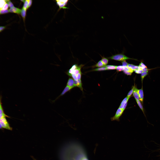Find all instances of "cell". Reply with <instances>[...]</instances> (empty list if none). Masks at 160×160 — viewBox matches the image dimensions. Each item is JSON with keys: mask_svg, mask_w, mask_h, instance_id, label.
<instances>
[{"mask_svg": "<svg viewBox=\"0 0 160 160\" xmlns=\"http://www.w3.org/2000/svg\"><path fill=\"white\" fill-rule=\"evenodd\" d=\"M12 5L17 9L18 13L21 16L28 13V11L20 0H9Z\"/></svg>", "mask_w": 160, "mask_h": 160, "instance_id": "6", "label": "cell"}, {"mask_svg": "<svg viewBox=\"0 0 160 160\" xmlns=\"http://www.w3.org/2000/svg\"><path fill=\"white\" fill-rule=\"evenodd\" d=\"M17 21L15 19L1 20L0 21L1 28H5L16 26L18 24Z\"/></svg>", "mask_w": 160, "mask_h": 160, "instance_id": "8", "label": "cell"}, {"mask_svg": "<svg viewBox=\"0 0 160 160\" xmlns=\"http://www.w3.org/2000/svg\"><path fill=\"white\" fill-rule=\"evenodd\" d=\"M136 160H147V159L143 156H140L137 157Z\"/></svg>", "mask_w": 160, "mask_h": 160, "instance_id": "13", "label": "cell"}, {"mask_svg": "<svg viewBox=\"0 0 160 160\" xmlns=\"http://www.w3.org/2000/svg\"><path fill=\"white\" fill-rule=\"evenodd\" d=\"M18 13L16 8L12 6L6 15L1 20H10L14 19Z\"/></svg>", "mask_w": 160, "mask_h": 160, "instance_id": "9", "label": "cell"}, {"mask_svg": "<svg viewBox=\"0 0 160 160\" xmlns=\"http://www.w3.org/2000/svg\"><path fill=\"white\" fill-rule=\"evenodd\" d=\"M18 23L39 28L41 27L42 20L33 15L27 13L20 16L17 19Z\"/></svg>", "mask_w": 160, "mask_h": 160, "instance_id": "2", "label": "cell"}, {"mask_svg": "<svg viewBox=\"0 0 160 160\" xmlns=\"http://www.w3.org/2000/svg\"><path fill=\"white\" fill-rule=\"evenodd\" d=\"M52 20L50 19L46 15L42 19L41 28L42 31L48 40L50 36L52 30Z\"/></svg>", "mask_w": 160, "mask_h": 160, "instance_id": "4", "label": "cell"}, {"mask_svg": "<svg viewBox=\"0 0 160 160\" xmlns=\"http://www.w3.org/2000/svg\"><path fill=\"white\" fill-rule=\"evenodd\" d=\"M113 7L120 17L133 16L130 12L132 9L135 3V0H113Z\"/></svg>", "mask_w": 160, "mask_h": 160, "instance_id": "1", "label": "cell"}, {"mask_svg": "<svg viewBox=\"0 0 160 160\" xmlns=\"http://www.w3.org/2000/svg\"><path fill=\"white\" fill-rule=\"evenodd\" d=\"M51 0H41V1H42L43 3H44V4L48 5L49 4Z\"/></svg>", "mask_w": 160, "mask_h": 160, "instance_id": "14", "label": "cell"}, {"mask_svg": "<svg viewBox=\"0 0 160 160\" xmlns=\"http://www.w3.org/2000/svg\"><path fill=\"white\" fill-rule=\"evenodd\" d=\"M154 160H160V159H155Z\"/></svg>", "mask_w": 160, "mask_h": 160, "instance_id": "15", "label": "cell"}, {"mask_svg": "<svg viewBox=\"0 0 160 160\" xmlns=\"http://www.w3.org/2000/svg\"><path fill=\"white\" fill-rule=\"evenodd\" d=\"M12 6L9 0H2L0 1V17L1 19L6 15Z\"/></svg>", "mask_w": 160, "mask_h": 160, "instance_id": "7", "label": "cell"}, {"mask_svg": "<svg viewBox=\"0 0 160 160\" xmlns=\"http://www.w3.org/2000/svg\"><path fill=\"white\" fill-rule=\"evenodd\" d=\"M153 155L155 159H160V143L153 151Z\"/></svg>", "mask_w": 160, "mask_h": 160, "instance_id": "12", "label": "cell"}, {"mask_svg": "<svg viewBox=\"0 0 160 160\" xmlns=\"http://www.w3.org/2000/svg\"><path fill=\"white\" fill-rule=\"evenodd\" d=\"M157 132L152 128L147 130L137 141L135 145V149L139 152H142L143 148L146 147L149 141L156 135Z\"/></svg>", "mask_w": 160, "mask_h": 160, "instance_id": "3", "label": "cell"}, {"mask_svg": "<svg viewBox=\"0 0 160 160\" xmlns=\"http://www.w3.org/2000/svg\"><path fill=\"white\" fill-rule=\"evenodd\" d=\"M64 1L62 0H58L57 5L55 17L59 15L63 10L64 6Z\"/></svg>", "mask_w": 160, "mask_h": 160, "instance_id": "10", "label": "cell"}, {"mask_svg": "<svg viewBox=\"0 0 160 160\" xmlns=\"http://www.w3.org/2000/svg\"><path fill=\"white\" fill-rule=\"evenodd\" d=\"M58 0H51L48 5L46 15L52 20L55 17V12Z\"/></svg>", "mask_w": 160, "mask_h": 160, "instance_id": "5", "label": "cell"}, {"mask_svg": "<svg viewBox=\"0 0 160 160\" xmlns=\"http://www.w3.org/2000/svg\"><path fill=\"white\" fill-rule=\"evenodd\" d=\"M9 53L1 52L0 54V64H2L5 62L10 57Z\"/></svg>", "mask_w": 160, "mask_h": 160, "instance_id": "11", "label": "cell"}]
</instances>
